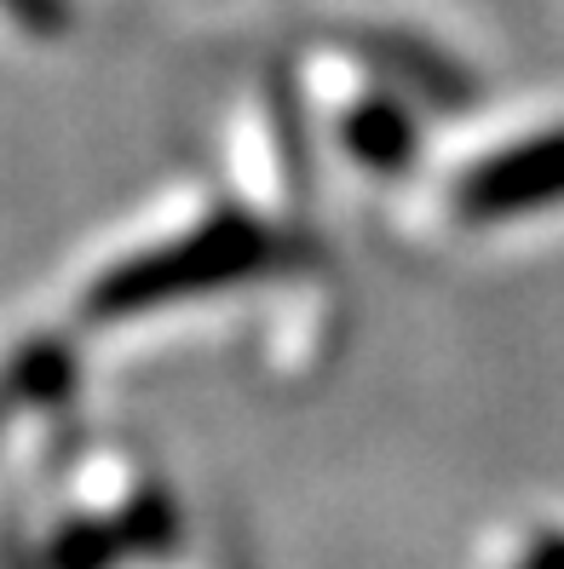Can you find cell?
<instances>
[{
	"mask_svg": "<svg viewBox=\"0 0 564 569\" xmlns=\"http://www.w3.org/2000/svg\"><path fill=\"white\" fill-rule=\"evenodd\" d=\"M259 264H271V237H265L254 219H214V224L196 230V237H179V242L110 271L105 282L92 288L87 311L92 317L156 311V306H168V299L243 282V277L259 271Z\"/></svg>",
	"mask_w": 564,
	"mask_h": 569,
	"instance_id": "6da1fadb",
	"label": "cell"
},
{
	"mask_svg": "<svg viewBox=\"0 0 564 569\" xmlns=\"http://www.w3.org/2000/svg\"><path fill=\"white\" fill-rule=\"evenodd\" d=\"M553 196H564V132L484 161L473 179H461L455 208L461 219H507L530 213L536 202H553Z\"/></svg>",
	"mask_w": 564,
	"mask_h": 569,
	"instance_id": "7a4b0ae2",
	"label": "cell"
},
{
	"mask_svg": "<svg viewBox=\"0 0 564 569\" xmlns=\"http://www.w3.org/2000/svg\"><path fill=\"white\" fill-rule=\"evenodd\" d=\"M409 121L404 116H392V110H363L357 116V127H352V144L363 150V156H375L380 167H397V156L409 150Z\"/></svg>",
	"mask_w": 564,
	"mask_h": 569,
	"instance_id": "3957f363",
	"label": "cell"
},
{
	"mask_svg": "<svg viewBox=\"0 0 564 569\" xmlns=\"http://www.w3.org/2000/svg\"><path fill=\"white\" fill-rule=\"evenodd\" d=\"M0 7L18 12L23 29H36V36H58L63 18H70V7H63V0H0Z\"/></svg>",
	"mask_w": 564,
	"mask_h": 569,
	"instance_id": "277c9868",
	"label": "cell"
}]
</instances>
